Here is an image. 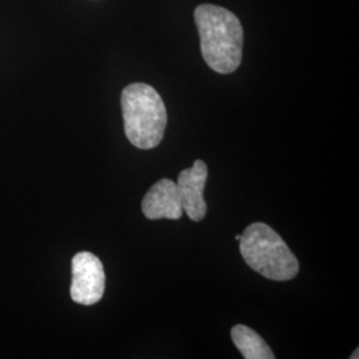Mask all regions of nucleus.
Segmentation results:
<instances>
[{
  "instance_id": "obj_1",
  "label": "nucleus",
  "mask_w": 359,
  "mask_h": 359,
  "mask_svg": "<svg viewBox=\"0 0 359 359\" xmlns=\"http://www.w3.org/2000/svg\"><path fill=\"white\" fill-rule=\"evenodd\" d=\"M194 20L206 65L222 75L234 72L241 65L244 46V29L238 18L219 6L201 4L194 11Z\"/></svg>"
},
{
  "instance_id": "obj_2",
  "label": "nucleus",
  "mask_w": 359,
  "mask_h": 359,
  "mask_svg": "<svg viewBox=\"0 0 359 359\" xmlns=\"http://www.w3.org/2000/svg\"><path fill=\"white\" fill-rule=\"evenodd\" d=\"M126 136L139 149L156 148L164 137L167 109L158 92L144 83H133L121 92Z\"/></svg>"
},
{
  "instance_id": "obj_3",
  "label": "nucleus",
  "mask_w": 359,
  "mask_h": 359,
  "mask_svg": "<svg viewBox=\"0 0 359 359\" xmlns=\"http://www.w3.org/2000/svg\"><path fill=\"white\" fill-rule=\"evenodd\" d=\"M238 243L245 262L271 281H289L298 274V259L269 225L264 222L249 225Z\"/></svg>"
},
{
  "instance_id": "obj_4",
  "label": "nucleus",
  "mask_w": 359,
  "mask_h": 359,
  "mask_svg": "<svg viewBox=\"0 0 359 359\" xmlns=\"http://www.w3.org/2000/svg\"><path fill=\"white\" fill-rule=\"evenodd\" d=\"M105 273L102 261L90 252H80L72 258L71 298L80 305L90 306L103 298Z\"/></svg>"
},
{
  "instance_id": "obj_5",
  "label": "nucleus",
  "mask_w": 359,
  "mask_h": 359,
  "mask_svg": "<svg viewBox=\"0 0 359 359\" xmlns=\"http://www.w3.org/2000/svg\"><path fill=\"white\" fill-rule=\"evenodd\" d=\"M208 167L201 160H196L189 169L181 170L176 182L181 205L187 216L192 221H201L206 216V203L204 198Z\"/></svg>"
},
{
  "instance_id": "obj_6",
  "label": "nucleus",
  "mask_w": 359,
  "mask_h": 359,
  "mask_svg": "<svg viewBox=\"0 0 359 359\" xmlns=\"http://www.w3.org/2000/svg\"><path fill=\"white\" fill-rule=\"evenodd\" d=\"M144 216L149 219H179L184 213L176 182L163 179L157 181L145 194L142 203Z\"/></svg>"
},
{
  "instance_id": "obj_7",
  "label": "nucleus",
  "mask_w": 359,
  "mask_h": 359,
  "mask_svg": "<svg viewBox=\"0 0 359 359\" xmlns=\"http://www.w3.org/2000/svg\"><path fill=\"white\" fill-rule=\"evenodd\" d=\"M231 339L246 359H273L274 354L264 338L245 325L231 329Z\"/></svg>"
},
{
  "instance_id": "obj_8",
  "label": "nucleus",
  "mask_w": 359,
  "mask_h": 359,
  "mask_svg": "<svg viewBox=\"0 0 359 359\" xmlns=\"http://www.w3.org/2000/svg\"><path fill=\"white\" fill-rule=\"evenodd\" d=\"M350 358L351 359H358L359 358V355H358V348H357V350H355V354H353V355H351V357H350Z\"/></svg>"
}]
</instances>
